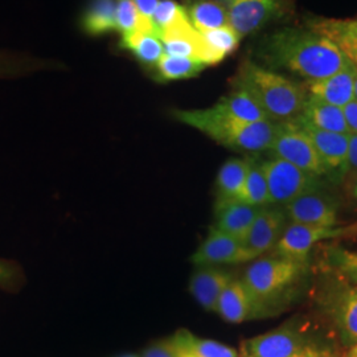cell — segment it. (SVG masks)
<instances>
[{
  "instance_id": "obj_1",
  "label": "cell",
  "mask_w": 357,
  "mask_h": 357,
  "mask_svg": "<svg viewBox=\"0 0 357 357\" xmlns=\"http://www.w3.org/2000/svg\"><path fill=\"white\" fill-rule=\"evenodd\" d=\"M258 57L306 81L332 76L349 64L331 40L311 28H282L262 40Z\"/></svg>"
},
{
  "instance_id": "obj_2",
  "label": "cell",
  "mask_w": 357,
  "mask_h": 357,
  "mask_svg": "<svg viewBox=\"0 0 357 357\" xmlns=\"http://www.w3.org/2000/svg\"><path fill=\"white\" fill-rule=\"evenodd\" d=\"M171 114L178 122L199 130L220 146L243 153L266 151L277 131V123L271 121L246 122L221 113L215 106L192 110L175 109Z\"/></svg>"
},
{
  "instance_id": "obj_3",
  "label": "cell",
  "mask_w": 357,
  "mask_h": 357,
  "mask_svg": "<svg viewBox=\"0 0 357 357\" xmlns=\"http://www.w3.org/2000/svg\"><path fill=\"white\" fill-rule=\"evenodd\" d=\"M231 82L234 89L246 91L274 123L298 118L308 98L303 85L253 61H243Z\"/></svg>"
},
{
  "instance_id": "obj_4",
  "label": "cell",
  "mask_w": 357,
  "mask_h": 357,
  "mask_svg": "<svg viewBox=\"0 0 357 357\" xmlns=\"http://www.w3.org/2000/svg\"><path fill=\"white\" fill-rule=\"evenodd\" d=\"M306 262L280 255L258 257L248 266L241 278L255 299L268 307V302L293 286L305 273Z\"/></svg>"
},
{
  "instance_id": "obj_5",
  "label": "cell",
  "mask_w": 357,
  "mask_h": 357,
  "mask_svg": "<svg viewBox=\"0 0 357 357\" xmlns=\"http://www.w3.org/2000/svg\"><path fill=\"white\" fill-rule=\"evenodd\" d=\"M240 357H339L330 347L294 328H277L246 339Z\"/></svg>"
},
{
  "instance_id": "obj_6",
  "label": "cell",
  "mask_w": 357,
  "mask_h": 357,
  "mask_svg": "<svg viewBox=\"0 0 357 357\" xmlns=\"http://www.w3.org/2000/svg\"><path fill=\"white\" fill-rule=\"evenodd\" d=\"M274 158H280L317 178L327 175L318 153L306 132L298 122L287 121L277 123L274 141L268 149Z\"/></svg>"
},
{
  "instance_id": "obj_7",
  "label": "cell",
  "mask_w": 357,
  "mask_h": 357,
  "mask_svg": "<svg viewBox=\"0 0 357 357\" xmlns=\"http://www.w3.org/2000/svg\"><path fill=\"white\" fill-rule=\"evenodd\" d=\"M228 15L229 26L241 36H249L291 10L290 0H218Z\"/></svg>"
},
{
  "instance_id": "obj_8",
  "label": "cell",
  "mask_w": 357,
  "mask_h": 357,
  "mask_svg": "<svg viewBox=\"0 0 357 357\" xmlns=\"http://www.w3.org/2000/svg\"><path fill=\"white\" fill-rule=\"evenodd\" d=\"M261 163L268 183L270 204L286 206L307 192L318 191L320 188L319 178L280 158Z\"/></svg>"
},
{
  "instance_id": "obj_9",
  "label": "cell",
  "mask_w": 357,
  "mask_h": 357,
  "mask_svg": "<svg viewBox=\"0 0 357 357\" xmlns=\"http://www.w3.org/2000/svg\"><path fill=\"white\" fill-rule=\"evenodd\" d=\"M255 258H258V255L252 252L243 241L212 227L206 238L192 255L191 261L193 265L199 268L240 265L252 262Z\"/></svg>"
},
{
  "instance_id": "obj_10",
  "label": "cell",
  "mask_w": 357,
  "mask_h": 357,
  "mask_svg": "<svg viewBox=\"0 0 357 357\" xmlns=\"http://www.w3.org/2000/svg\"><path fill=\"white\" fill-rule=\"evenodd\" d=\"M347 233L344 228H324L317 225H306L290 222L283 230L280 241L277 243L275 255L298 262H306L311 249L317 243L337 238Z\"/></svg>"
},
{
  "instance_id": "obj_11",
  "label": "cell",
  "mask_w": 357,
  "mask_h": 357,
  "mask_svg": "<svg viewBox=\"0 0 357 357\" xmlns=\"http://www.w3.org/2000/svg\"><path fill=\"white\" fill-rule=\"evenodd\" d=\"M326 307L345 347L357 344V286L336 284L327 294Z\"/></svg>"
},
{
  "instance_id": "obj_12",
  "label": "cell",
  "mask_w": 357,
  "mask_h": 357,
  "mask_svg": "<svg viewBox=\"0 0 357 357\" xmlns=\"http://www.w3.org/2000/svg\"><path fill=\"white\" fill-rule=\"evenodd\" d=\"M286 216L291 222L336 228L339 221L337 205L319 191L307 192L284 206Z\"/></svg>"
},
{
  "instance_id": "obj_13",
  "label": "cell",
  "mask_w": 357,
  "mask_h": 357,
  "mask_svg": "<svg viewBox=\"0 0 357 357\" xmlns=\"http://www.w3.org/2000/svg\"><path fill=\"white\" fill-rule=\"evenodd\" d=\"M268 310L255 299L243 280H233L221 295L216 312L225 321L240 324L265 317Z\"/></svg>"
},
{
  "instance_id": "obj_14",
  "label": "cell",
  "mask_w": 357,
  "mask_h": 357,
  "mask_svg": "<svg viewBox=\"0 0 357 357\" xmlns=\"http://www.w3.org/2000/svg\"><path fill=\"white\" fill-rule=\"evenodd\" d=\"M355 77L356 66L349 63L332 76L306 81L303 88L308 97L343 109L345 105L355 100Z\"/></svg>"
},
{
  "instance_id": "obj_15",
  "label": "cell",
  "mask_w": 357,
  "mask_h": 357,
  "mask_svg": "<svg viewBox=\"0 0 357 357\" xmlns=\"http://www.w3.org/2000/svg\"><path fill=\"white\" fill-rule=\"evenodd\" d=\"M286 212L281 208H261L243 243L255 255H262L277 246L286 228Z\"/></svg>"
},
{
  "instance_id": "obj_16",
  "label": "cell",
  "mask_w": 357,
  "mask_h": 357,
  "mask_svg": "<svg viewBox=\"0 0 357 357\" xmlns=\"http://www.w3.org/2000/svg\"><path fill=\"white\" fill-rule=\"evenodd\" d=\"M233 280V274L225 268L199 266L192 274L188 290L205 311L216 312L221 295Z\"/></svg>"
},
{
  "instance_id": "obj_17",
  "label": "cell",
  "mask_w": 357,
  "mask_h": 357,
  "mask_svg": "<svg viewBox=\"0 0 357 357\" xmlns=\"http://www.w3.org/2000/svg\"><path fill=\"white\" fill-rule=\"evenodd\" d=\"M298 125L308 135L312 142L321 163L328 172H339L343 178L345 163H347V153H348V142L349 134H337L323 131L318 128H311L295 119Z\"/></svg>"
},
{
  "instance_id": "obj_18",
  "label": "cell",
  "mask_w": 357,
  "mask_h": 357,
  "mask_svg": "<svg viewBox=\"0 0 357 357\" xmlns=\"http://www.w3.org/2000/svg\"><path fill=\"white\" fill-rule=\"evenodd\" d=\"M159 38L162 40L165 54L167 56L187 57L199 60L204 64V41L202 33L192 26L188 17L162 31Z\"/></svg>"
},
{
  "instance_id": "obj_19",
  "label": "cell",
  "mask_w": 357,
  "mask_h": 357,
  "mask_svg": "<svg viewBox=\"0 0 357 357\" xmlns=\"http://www.w3.org/2000/svg\"><path fill=\"white\" fill-rule=\"evenodd\" d=\"M259 211L261 208L240 200L218 202L215 204L213 228L243 243Z\"/></svg>"
},
{
  "instance_id": "obj_20",
  "label": "cell",
  "mask_w": 357,
  "mask_h": 357,
  "mask_svg": "<svg viewBox=\"0 0 357 357\" xmlns=\"http://www.w3.org/2000/svg\"><path fill=\"white\" fill-rule=\"evenodd\" d=\"M299 122L308 125L311 128L337 132V134H349V130L345 122L344 113L342 107L332 106L328 103L321 102L317 98L308 97L303 112L298 118Z\"/></svg>"
},
{
  "instance_id": "obj_21",
  "label": "cell",
  "mask_w": 357,
  "mask_h": 357,
  "mask_svg": "<svg viewBox=\"0 0 357 357\" xmlns=\"http://www.w3.org/2000/svg\"><path fill=\"white\" fill-rule=\"evenodd\" d=\"M121 48L132 54V57L147 68H155L163 57L165 50L162 40L153 29H138L121 36Z\"/></svg>"
},
{
  "instance_id": "obj_22",
  "label": "cell",
  "mask_w": 357,
  "mask_h": 357,
  "mask_svg": "<svg viewBox=\"0 0 357 357\" xmlns=\"http://www.w3.org/2000/svg\"><path fill=\"white\" fill-rule=\"evenodd\" d=\"M248 168L249 159L238 158L229 159L221 166L216 178V203L240 200Z\"/></svg>"
},
{
  "instance_id": "obj_23",
  "label": "cell",
  "mask_w": 357,
  "mask_h": 357,
  "mask_svg": "<svg viewBox=\"0 0 357 357\" xmlns=\"http://www.w3.org/2000/svg\"><path fill=\"white\" fill-rule=\"evenodd\" d=\"M183 7L192 26L200 33L229 24L227 11L218 0H188Z\"/></svg>"
},
{
  "instance_id": "obj_24",
  "label": "cell",
  "mask_w": 357,
  "mask_h": 357,
  "mask_svg": "<svg viewBox=\"0 0 357 357\" xmlns=\"http://www.w3.org/2000/svg\"><path fill=\"white\" fill-rule=\"evenodd\" d=\"M204 41V64L206 66L222 63L240 45L241 36L228 24L202 33Z\"/></svg>"
},
{
  "instance_id": "obj_25",
  "label": "cell",
  "mask_w": 357,
  "mask_h": 357,
  "mask_svg": "<svg viewBox=\"0 0 357 357\" xmlns=\"http://www.w3.org/2000/svg\"><path fill=\"white\" fill-rule=\"evenodd\" d=\"M116 0H90L81 16V28L90 36L115 32Z\"/></svg>"
},
{
  "instance_id": "obj_26",
  "label": "cell",
  "mask_w": 357,
  "mask_h": 357,
  "mask_svg": "<svg viewBox=\"0 0 357 357\" xmlns=\"http://www.w3.org/2000/svg\"><path fill=\"white\" fill-rule=\"evenodd\" d=\"M169 340L176 348H181L195 357H240L234 348L199 337L188 330H178Z\"/></svg>"
},
{
  "instance_id": "obj_27",
  "label": "cell",
  "mask_w": 357,
  "mask_h": 357,
  "mask_svg": "<svg viewBox=\"0 0 357 357\" xmlns=\"http://www.w3.org/2000/svg\"><path fill=\"white\" fill-rule=\"evenodd\" d=\"M221 113L246 122L268 121L259 105L241 89H234L213 105Z\"/></svg>"
},
{
  "instance_id": "obj_28",
  "label": "cell",
  "mask_w": 357,
  "mask_h": 357,
  "mask_svg": "<svg viewBox=\"0 0 357 357\" xmlns=\"http://www.w3.org/2000/svg\"><path fill=\"white\" fill-rule=\"evenodd\" d=\"M205 68L206 66L199 60L163 54V57L155 66L153 77L158 82H172V81H180V79H188V78L199 76Z\"/></svg>"
},
{
  "instance_id": "obj_29",
  "label": "cell",
  "mask_w": 357,
  "mask_h": 357,
  "mask_svg": "<svg viewBox=\"0 0 357 357\" xmlns=\"http://www.w3.org/2000/svg\"><path fill=\"white\" fill-rule=\"evenodd\" d=\"M240 202L246 204L264 208L270 205L268 183L264 174L262 163L249 159L248 175L245 178L243 193Z\"/></svg>"
},
{
  "instance_id": "obj_30",
  "label": "cell",
  "mask_w": 357,
  "mask_h": 357,
  "mask_svg": "<svg viewBox=\"0 0 357 357\" xmlns=\"http://www.w3.org/2000/svg\"><path fill=\"white\" fill-rule=\"evenodd\" d=\"M138 29H153L150 20L142 16L131 0H116L115 6V32L121 36Z\"/></svg>"
},
{
  "instance_id": "obj_31",
  "label": "cell",
  "mask_w": 357,
  "mask_h": 357,
  "mask_svg": "<svg viewBox=\"0 0 357 357\" xmlns=\"http://www.w3.org/2000/svg\"><path fill=\"white\" fill-rule=\"evenodd\" d=\"M187 17L188 16L183 4H178L175 0H159L151 16V24H153V31L159 36L162 31Z\"/></svg>"
},
{
  "instance_id": "obj_32",
  "label": "cell",
  "mask_w": 357,
  "mask_h": 357,
  "mask_svg": "<svg viewBox=\"0 0 357 357\" xmlns=\"http://www.w3.org/2000/svg\"><path fill=\"white\" fill-rule=\"evenodd\" d=\"M332 261L342 278L357 286V250L337 249L332 253Z\"/></svg>"
},
{
  "instance_id": "obj_33",
  "label": "cell",
  "mask_w": 357,
  "mask_h": 357,
  "mask_svg": "<svg viewBox=\"0 0 357 357\" xmlns=\"http://www.w3.org/2000/svg\"><path fill=\"white\" fill-rule=\"evenodd\" d=\"M357 178V134H349L348 142V153H347V163H345L343 180L345 185L351 190L352 184Z\"/></svg>"
},
{
  "instance_id": "obj_34",
  "label": "cell",
  "mask_w": 357,
  "mask_h": 357,
  "mask_svg": "<svg viewBox=\"0 0 357 357\" xmlns=\"http://www.w3.org/2000/svg\"><path fill=\"white\" fill-rule=\"evenodd\" d=\"M142 357H178L176 351L174 348V345L171 343V340H163V342H158L150 345L144 352Z\"/></svg>"
},
{
  "instance_id": "obj_35",
  "label": "cell",
  "mask_w": 357,
  "mask_h": 357,
  "mask_svg": "<svg viewBox=\"0 0 357 357\" xmlns=\"http://www.w3.org/2000/svg\"><path fill=\"white\" fill-rule=\"evenodd\" d=\"M345 122L349 130V134H357V101L354 100L343 107Z\"/></svg>"
},
{
  "instance_id": "obj_36",
  "label": "cell",
  "mask_w": 357,
  "mask_h": 357,
  "mask_svg": "<svg viewBox=\"0 0 357 357\" xmlns=\"http://www.w3.org/2000/svg\"><path fill=\"white\" fill-rule=\"evenodd\" d=\"M131 1L135 4V7L138 8L142 16L151 22V16H153L159 0H131Z\"/></svg>"
},
{
  "instance_id": "obj_37",
  "label": "cell",
  "mask_w": 357,
  "mask_h": 357,
  "mask_svg": "<svg viewBox=\"0 0 357 357\" xmlns=\"http://www.w3.org/2000/svg\"><path fill=\"white\" fill-rule=\"evenodd\" d=\"M11 278V271L3 262H0V283L8 281Z\"/></svg>"
},
{
  "instance_id": "obj_38",
  "label": "cell",
  "mask_w": 357,
  "mask_h": 357,
  "mask_svg": "<svg viewBox=\"0 0 357 357\" xmlns=\"http://www.w3.org/2000/svg\"><path fill=\"white\" fill-rule=\"evenodd\" d=\"M339 357H357V344L349 347L344 355H342V356Z\"/></svg>"
},
{
  "instance_id": "obj_39",
  "label": "cell",
  "mask_w": 357,
  "mask_h": 357,
  "mask_svg": "<svg viewBox=\"0 0 357 357\" xmlns=\"http://www.w3.org/2000/svg\"><path fill=\"white\" fill-rule=\"evenodd\" d=\"M174 348H175V351H176V355H178V357H195L192 356L190 352H187V351H184V349H181V348H176L175 345H174Z\"/></svg>"
},
{
  "instance_id": "obj_40",
  "label": "cell",
  "mask_w": 357,
  "mask_h": 357,
  "mask_svg": "<svg viewBox=\"0 0 357 357\" xmlns=\"http://www.w3.org/2000/svg\"><path fill=\"white\" fill-rule=\"evenodd\" d=\"M351 192H352V195L357 199V178L355 180V183L352 184V187H351Z\"/></svg>"
},
{
  "instance_id": "obj_41",
  "label": "cell",
  "mask_w": 357,
  "mask_h": 357,
  "mask_svg": "<svg viewBox=\"0 0 357 357\" xmlns=\"http://www.w3.org/2000/svg\"><path fill=\"white\" fill-rule=\"evenodd\" d=\"M355 100L357 101V68H356V77H355Z\"/></svg>"
},
{
  "instance_id": "obj_42",
  "label": "cell",
  "mask_w": 357,
  "mask_h": 357,
  "mask_svg": "<svg viewBox=\"0 0 357 357\" xmlns=\"http://www.w3.org/2000/svg\"><path fill=\"white\" fill-rule=\"evenodd\" d=\"M118 357H138L137 355H121V356Z\"/></svg>"
},
{
  "instance_id": "obj_43",
  "label": "cell",
  "mask_w": 357,
  "mask_h": 357,
  "mask_svg": "<svg viewBox=\"0 0 357 357\" xmlns=\"http://www.w3.org/2000/svg\"><path fill=\"white\" fill-rule=\"evenodd\" d=\"M356 23H357V20H356Z\"/></svg>"
}]
</instances>
